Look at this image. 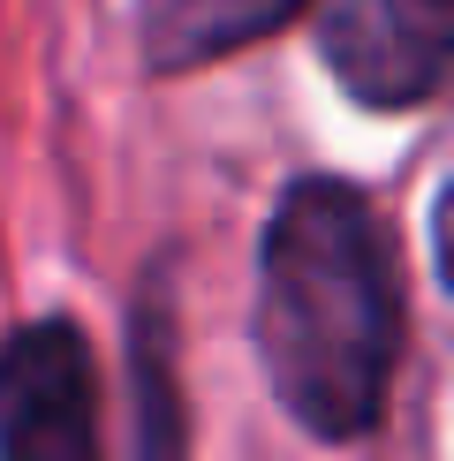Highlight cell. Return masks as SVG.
<instances>
[{
    "instance_id": "6da1fadb",
    "label": "cell",
    "mask_w": 454,
    "mask_h": 461,
    "mask_svg": "<svg viewBox=\"0 0 454 461\" xmlns=\"http://www.w3.org/2000/svg\"><path fill=\"white\" fill-rule=\"evenodd\" d=\"M402 348V287L378 212L349 182L311 175L258 242V363L311 438H364Z\"/></svg>"
},
{
    "instance_id": "7a4b0ae2",
    "label": "cell",
    "mask_w": 454,
    "mask_h": 461,
    "mask_svg": "<svg viewBox=\"0 0 454 461\" xmlns=\"http://www.w3.org/2000/svg\"><path fill=\"white\" fill-rule=\"evenodd\" d=\"M0 461H99V371L68 318L0 340Z\"/></svg>"
},
{
    "instance_id": "3957f363",
    "label": "cell",
    "mask_w": 454,
    "mask_h": 461,
    "mask_svg": "<svg viewBox=\"0 0 454 461\" xmlns=\"http://www.w3.org/2000/svg\"><path fill=\"white\" fill-rule=\"evenodd\" d=\"M454 0H318V46L356 106H424L447 76Z\"/></svg>"
},
{
    "instance_id": "277c9868",
    "label": "cell",
    "mask_w": 454,
    "mask_h": 461,
    "mask_svg": "<svg viewBox=\"0 0 454 461\" xmlns=\"http://www.w3.org/2000/svg\"><path fill=\"white\" fill-rule=\"evenodd\" d=\"M303 0H144V61L151 68H204L273 38Z\"/></svg>"
},
{
    "instance_id": "5b68a950",
    "label": "cell",
    "mask_w": 454,
    "mask_h": 461,
    "mask_svg": "<svg viewBox=\"0 0 454 461\" xmlns=\"http://www.w3.org/2000/svg\"><path fill=\"white\" fill-rule=\"evenodd\" d=\"M129 401H137V447H129V461H189L182 386H175V325H167L159 295H144V311L129 318Z\"/></svg>"
}]
</instances>
